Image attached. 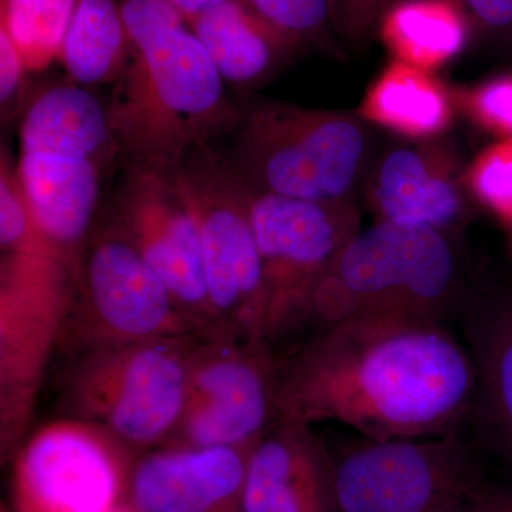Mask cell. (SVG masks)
<instances>
[{
  "label": "cell",
  "instance_id": "6da1fadb",
  "mask_svg": "<svg viewBox=\"0 0 512 512\" xmlns=\"http://www.w3.org/2000/svg\"><path fill=\"white\" fill-rule=\"evenodd\" d=\"M473 356L436 320L359 319L323 326L276 362L278 420L336 421L375 440L456 433L473 414Z\"/></svg>",
  "mask_w": 512,
  "mask_h": 512
},
{
  "label": "cell",
  "instance_id": "7a4b0ae2",
  "mask_svg": "<svg viewBox=\"0 0 512 512\" xmlns=\"http://www.w3.org/2000/svg\"><path fill=\"white\" fill-rule=\"evenodd\" d=\"M130 59L109 101L126 163L174 168L237 127L241 110L185 20L128 35Z\"/></svg>",
  "mask_w": 512,
  "mask_h": 512
},
{
  "label": "cell",
  "instance_id": "3957f363",
  "mask_svg": "<svg viewBox=\"0 0 512 512\" xmlns=\"http://www.w3.org/2000/svg\"><path fill=\"white\" fill-rule=\"evenodd\" d=\"M461 296L454 234L376 221L336 256L313 293L306 319L320 328L359 319L443 322Z\"/></svg>",
  "mask_w": 512,
  "mask_h": 512
},
{
  "label": "cell",
  "instance_id": "277c9868",
  "mask_svg": "<svg viewBox=\"0 0 512 512\" xmlns=\"http://www.w3.org/2000/svg\"><path fill=\"white\" fill-rule=\"evenodd\" d=\"M228 163L255 192L355 201L377 151L372 124L350 111L258 100L241 110Z\"/></svg>",
  "mask_w": 512,
  "mask_h": 512
},
{
  "label": "cell",
  "instance_id": "5b68a950",
  "mask_svg": "<svg viewBox=\"0 0 512 512\" xmlns=\"http://www.w3.org/2000/svg\"><path fill=\"white\" fill-rule=\"evenodd\" d=\"M197 339L82 350L64 375V410L128 450L168 441L183 414Z\"/></svg>",
  "mask_w": 512,
  "mask_h": 512
},
{
  "label": "cell",
  "instance_id": "8992f818",
  "mask_svg": "<svg viewBox=\"0 0 512 512\" xmlns=\"http://www.w3.org/2000/svg\"><path fill=\"white\" fill-rule=\"evenodd\" d=\"M174 173L200 231L212 338L266 343L264 275L251 188L211 147L192 151Z\"/></svg>",
  "mask_w": 512,
  "mask_h": 512
},
{
  "label": "cell",
  "instance_id": "52a82bcc",
  "mask_svg": "<svg viewBox=\"0 0 512 512\" xmlns=\"http://www.w3.org/2000/svg\"><path fill=\"white\" fill-rule=\"evenodd\" d=\"M69 329H77L82 350L205 338L163 279L114 225L84 245L60 335Z\"/></svg>",
  "mask_w": 512,
  "mask_h": 512
},
{
  "label": "cell",
  "instance_id": "ba28073f",
  "mask_svg": "<svg viewBox=\"0 0 512 512\" xmlns=\"http://www.w3.org/2000/svg\"><path fill=\"white\" fill-rule=\"evenodd\" d=\"M336 512H446L484 483L458 433L424 439L360 436L332 451Z\"/></svg>",
  "mask_w": 512,
  "mask_h": 512
},
{
  "label": "cell",
  "instance_id": "9c48e42d",
  "mask_svg": "<svg viewBox=\"0 0 512 512\" xmlns=\"http://www.w3.org/2000/svg\"><path fill=\"white\" fill-rule=\"evenodd\" d=\"M265 288V342L308 318L313 293L362 229L355 201H306L252 191Z\"/></svg>",
  "mask_w": 512,
  "mask_h": 512
},
{
  "label": "cell",
  "instance_id": "30bf717a",
  "mask_svg": "<svg viewBox=\"0 0 512 512\" xmlns=\"http://www.w3.org/2000/svg\"><path fill=\"white\" fill-rule=\"evenodd\" d=\"M74 272L55 255L3 256L0 262V375L3 453H12L32 412L40 377L62 332Z\"/></svg>",
  "mask_w": 512,
  "mask_h": 512
},
{
  "label": "cell",
  "instance_id": "8fae6325",
  "mask_svg": "<svg viewBox=\"0 0 512 512\" xmlns=\"http://www.w3.org/2000/svg\"><path fill=\"white\" fill-rule=\"evenodd\" d=\"M268 343L202 339L192 350L183 414L167 447L251 450L278 420Z\"/></svg>",
  "mask_w": 512,
  "mask_h": 512
},
{
  "label": "cell",
  "instance_id": "7c38bea8",
  "mask_svg": "<svg viewBox=\"0 0 512 512\" xmlns=\"http://www.w3.org/2000/svg\"><path fill=\"white\" fill-rule=\"evenodd\" d=\"M128 448L79 420L50 424L15 458L12 512H110L126 500Z\"/></svg>",
  "mask_w": 512,
  "mask_h": 512
},
{
  "label": "cell",
  "instance_id": "4fadbf2b",
  "mask_svg": "<svg viewBox=\"0 0 512 512\" xmlns=\"http://www.w3.org/2000/svg\"><path fill=\"white\" fill-rule=\"evenodd\" d=\"M124 170L114 197V227L163 279L205 338H212L200 231L174 168L126 163Z\"/></svg>",
  "mask_w": 512,
  "mask_h": 512
},
{
  "label": "cell",
  "instance_id": "5bb4252c",
  "mask_svg": "<svg viewBox=\"0 0 512 512\" xmlns=\"http://www.w3.org/2000/svg\"><path fill=\"white\" fill-rule=\"evenodd\" d=\"M464 170L458 148L447 138L404 140L377 151L363 191L376 221L456 234L473 215Z\"/></svg>",
  "mask_w": 512,
  "mask_h": 512
},
{
  "label": "cell",
  "instance_id": "9a60e30c",
  "mask_svg": "<svg viewBox=\"0 0 512 512\" xmlns=\"http://www.w3.org/2000/svg\"><path fill=\"white\" fill-rule=\"evenodd\" d=\"M249 451L231 447H164L131 466V512H239Z\"/></svg>",
  "mask_w": 512,
  "mask_h": 512
},
{
  "label": "cell",
  "instance_id": "2e32d148",
  "mask_svg": "<svg viewBox=\"0 0 512 512\" xmlns=\"http://www.w3.org/2000/svg\"><path fill=\"white\" fill-rule=\"evenodd\" d=\"M239 512H336L332 451L312 426L276 420L251 448Z\"/></svg>",
  "mask_w": 512,
  "mask_h": 512
},
{
  "label": "cell",
  "instance_id": "e0dca14e",
  "mask_svg": "<svg viewBox=\"0 0 512 512\" xmlns=\"http://www.w3.org/2000/svg\"><path fill=\"white\" fill-rule=\"evenodd\" d=\"M16 167L43 234L76 269L110 168L90 158L19 151Z\"/></svg>",
  "mask_w": 512,
  "mask_h": 512
},
{
  "label": "cell",
  "instance_id": "ac0fdd59",
  "mask_svg": "<svg viewBox=\"0 0 512 512\" xmlns=\"http://www.w3.org/2000/svg\"><path fill=\"white\" fill-rule=\"evenodd\" d=\"M19 151L90 158L109 168L123 158L109 103L73 82L53 84L28 101L20 120Z\"/></svg>",
  "mask_w": 512,
  "mask_h": 512
},
{
  "label": "cell",
  "instance_id": "d6986e66",
  "mask_svg": "<svg viewBox=\"0 0 512 512\" xmlns=\"http://www.w3.org/2000/svg\"><path fill=\"white\" fill-rule=\"evenodd\" d=\"M222 80L247 90L268 83L303 47L244 0H225L188 23Z\"/></svg>",
  "mask_w": 512,
  "mask_h": 512
},
{
  "label": "cell",
  "instance_id": "ffe728a7",
  "mask_svg": "<svg viewBox=\"0 0 512 512\" xmlns=\"http://www.w3.org/2000/svg\"><path fill=\"white\" fill-rule=\"evenodd\" d=\"M467 348L477 373L473 414L512 458V286H495L466 305Z\"/></svg>",
  "mask_w": 512,
  "mask_h": 512
},
{
  "label": "cell",
  "instance_id": "44dd1931",
  "mask_svg": "<svg viewBox=\"0 0 512 512\" xmlns=\"http://www.w3.org/2000/svg\"><path fill=\"white\" fill-rule=\"evenodd\" d=\"M458 113L451 87L436 73L392 60L377 74L357 114L373 127L409 141L446 136Z\"/></svg>",
  "mask_w": 512,
  "mask_h": 512
},
{
  "label": "cell",
  "instance_id": "7402d4cb",
  "mask_svg": "<svg viewBox=\"0 0 512 512\" xmlns=\"http://www.w3.org/2000/svg\"><path fill=\"white\" fill-rule=\"evenodd\" d=\"M471 29L456 0H394L377 26L393 60L433 73L461 55Z\"/></svg>",
  "mask_w": 512,
  "mask_h": 512
},
{
  "label": "cell",
  "instance_id": "603a6c76",
  "mask_svg": "<svg viewBox=\"0 0 512 512\" xmlns=\"http://www.w3.org/2000/svg\"><path fill=\"white\" fill-rule=\"evenodd\" d=\"M119 0H77L59 63L80 86L117 83L130 59Z\"/></svg>",
  "mask_w": 512,
  "mask_h": 512
},
{
  "label": "cell",
  "instance_id": "cb8c5ba5",
  "mask_svg": "<svg viewBox=\"0 0 512 512\" xmlns=\"http://www.w3.org/2000/svg\"><path fill=\"white\" fill-rule=\"evenodd\" d=\"M77 0H0V29L8 33L30 73L59 62Z\"/></svg>",
  "mask_w": 512,
  "mask_h": 512
},
{
  "label": "cell",
  "instance_id": "d4e9b609",
  "mask_svg": "<svg viewBox=\"0 0 512 512\" xmlns=\"http://www.w3.org/2000/svg\"><path fill=\"white\" fill-rule=\"evenodd\" d=\"M471 201L512 234V140H495L464 170Z\"/></svg>",
  "mask_w": 512,
  "mask_h": 512
},
{
  "label": "cell",
  "instance_id": "484cf974",
  "mask_svg": "<svg viewBox=\"0 0 512 512\" xmlns=\"http://www.w3.org/2000/svg\"><path fill=\"white\" fill-rule=\"evenodd\" d=\"M258 15L291 36L303 49L340 55L329 0H244Z\"/></svg>",
  "mask_w": 512,
  "mask_h": 512
},
{
  "label": "cell",
  "instance_id": "4316f807",
  "mask_svg": "<svg viewBox=\"0 0 512 512\" xmlns=\"http://www.w3.org/2000/svg\"><path fill=\"white\" fill-rule=\"evenodd\" d=\"M458 113L497 140H512V72L451 87Z\"/></svg>",
  "mask_w": 512,
  "mask_h": 512
},
{
  "label": "cell",
  "instance_id": "83f0119b",
  "mask_svg": "<svg viewBox=\"0 0 512 512\" xmlns=\"http://www.w3.org/2000/svg\"><path fill=\"white\" fill-rule=\"evenodd\" d=\"M333 30L340 45L360 46L377 29L394 0H329Z\"/></svg>",
  "mask_w": 512,
  "mask_h": 512
},
{
  "label": "cell",
  "instance_id": "f1b7e54d",
  "mask_svg": "<svg viewBox=\"0 0 512 512\" xmlns=\"http://www.w3.org/2000/svg\"><path fill=\"white\" fill-rule=\"evenodd\" d=\"M28 67L8 33L0 29V104L3 119L22 116L28 101H25Z\"/></svg>",
  "mask_w": 512,
  "mask_h": 512
},
{
  "label": "cell",
  "instance_id": "f546056e",
  "mask_svg": "<svg viewBox=\"0 0 512 512\" xmlns=\"http://www.w3.org/2000/svg\"><path fill=\"white\" fill-rule=\"evenodd\" d=\"M473 28L495 40L512 42V0H456Z\"/></svg>",
  "mask_w": 512,
  "mask_h": 512
},
{
  "label": "cell",
  "instance_id": "4dcf8cb0",
  "mask_svg": "<svg viewBox=\"0 0 512 512\" xmlns=\"http://www.w3.org/2000/svg\"><path fill=\"white\" fill-rule=\"evenodd\" d=\"M446 512H512V490L485 480Z\"/></svg>",
  "mask_w": 512,
  "mask_h": 512
},
{
  "label": "cell",
  "instance_id": "1f68e13d",
  "mask_svg": "<svg viewBox=\"0 0 512 512\" xmlns=\"http://www.w3.org/2000/svg\"><path fill=\"white\" fill-rule=\"evenodd\" d=\"M167 2L181 13L185 22L190 23L202 13L221 5L225 0H167Z\"/></svg>",
  "mask_w": 512,
  "mask_h": 512
},
{
  "label": "cell",
  "instance_id": "d6a6232c",
  "mask_svg": "<svg viewBox=\"0 0 512 512\" xmlns=\"http://www.w3.org/2000/svg\"><path fill=\"white\" fill-rule=\"evenodd\" d=\"M505 245H507L508 261L512 268V234H505Z\"/></svg>",
  "mask_w": 512,
  "mask_h": 512
},
{
  "label": "cell",
  "instance_id": "836d02e7",
  "mask_svg": "<svg viewBox=\"0 0 512 512\" xmlns=\"http://www.w3.org/2000/svg\"><path fill=\"white\" fill-rule=\"evenodd\" d=\"M110 512H131L128 510L126 504H121L120 507L114 508V510H111Z\"/></svg>",
  "mask_w": 512,
  "mask_h": 512
}]
</instances>
